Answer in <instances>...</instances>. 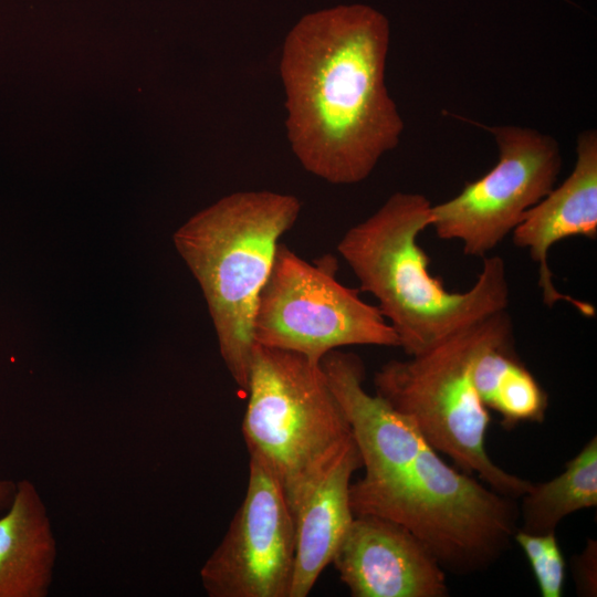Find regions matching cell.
<instances>
[{
    "label": "cell",
    "instance_id": "6da1fadb",
    "mask_svg": "<svg viewBox=\"0 0 597 597\" xmlns=\"http://www.w3.org/2000/svg\"><path fill=\"white\" fill-rule=\"evenodd\" d=\"M389 42L388 20L365 4L306 14L286 35V133L306 171L358 184L398 146L404 122L385 83Z\"/></svg>",
    "mask_w": 597,
    "mask_h": 597
},
{
    "label": "cell",
    "instance_id": "7a4b0ae2",
    "mask_svg": "<svg viewBox=\"0 0 597 597\" xmlns=\"http://www.w3.org/2000/svg\"><path fill=\"white\" fill-rule=\"evenodd\" d=\"M431 206L421 193L395 192L337 244L360 290L377 300L408 356L428 352L509 304L501 256H484L475 282L464 292H451L431 275L429 258L418 241L430 224Z\"/></svg>",
    "mask_w": 597,
    "mask_h": 597
},
{
    "label": "cell",
    "instance_id": "3957f363",
    "mask_svg": "<svg viewBox=\"0 0 597 597\" xmlns=\"http://www.w3.org/2000/svg\"><path fill=\"white\" fill-rule=\"evenodd\" d=\"M301 209V201L289 193L238 191L191 217L172 237L201 287L220 355L244 391L258 298L281 237L295 224Z\"/></svg>",
    "mask_w": 597,
    "mask_h": 597
},
{
    "label": "cell",
    "instance_id": "277c9868",
    "mask_svg": "<svg viewBox=\"0 0 597 597\" xmlns=\"http://www.w3.org/2000/svg\"><path fill=\"white\" fill-rule=\"evenodd\" d=\"M514 337L506 310L454 334L428 352L392 359L374 376L376 395L407 417L438 453L461 471L476 474L498 493L519 499L532 482L509 473L489 457L488 409L473 385L476 357L488 347Z\"/></svg>",
    "mask_w": 597,
    "mask_h": 597
},
{
    "label": "cell",
    "instance_id": "5b68a950",
    "mask_svg": "<svg viewBox=\"0 0 597 597\" xmlns=\"http://www.w3.org/2000/svg\"><path fill=\"white\" fill-rule=\"evenodd\" d=\"M349 501L354 516L370 514L404 526L444 572L457 576L493 565L520 520L515 499L455 470L428 444L392 480L350 484Z\"/></svg>",
    "mask_w": 597,
    "mask_h": 597
},
{
    "label": "cell",
    "instance_id": "8992f818",
    "mask_svg": "<svg viewBox=\"0 0 597 597\" xmlns=\"http://www.w3.org/2000/svg\"><path fill=\"white\" fill-rule=\"evenodd\" d=\"M242 432L283 489L293 516L352 440L350 427L320 364L255 344Z\"/></svg>",
    "mask_w": 597,
    "mask_h": 597
},
{
    "label": "cell",
    "instance_id": "52a82bcc",
    "mask_svg": "<svg viewBox=\"0 0 597 597\" xmlns=\"http://www.w3.org/2000/svg\"><path fill=\"white\" fill-rule=\"evenodd\" d=\"M337 271L335 256L307 262L280 242L258 298L254 344L297 353L315 364L344 346L399 347L379 308L342 284Z\"/></svg>",
    "mask_w": 597,
    "mask_h": 597
},
{
    "label": "cell",
    "instance_id": "ba28073f",
    "mask_svg": "<svg viewBox=\"0 0 597 597\" xmlns=\"http://www.w3.org/2000/svg\"><path fill=\"white\" fill-rule=\"evenodd\" d=\"M499 160L453 198L430 209L438 238L461 242L465 255L486 256L554 187L562 168L558 143L536 129L483 126Z\"/></svg>",
    "mask_w": 597,
    "mask_h": 597
},
{
    "label": "cell",
    "instance_id": "9c48e42d",
    "mask_svg": "<svg viewBox=\"0 0 597 597\" xmlns=\"http://www.w3.org/2000/svg\"><path fill=\"white\" fill-rule=\"evenodd\" d=\"M295 521L269 467L250 454L244 499L200 570L210 597H289Z\"/></svg>",
    "mask_w": 597,
    "mask_h": 597
},
{
    "label": "cell",
    "instance_id": "30bf717a",
    "mask_svg": "<svg viewBox=\"0 0 597 597\" xmlns=\"http://www.w3.org/2000/svg\"><path fill=\"white\" fill-rule=\"evenodd\" d=\"M354 597H446V572L408 530L355 515L332 559Z\"/></svg>",
    "mask_w": 597,
    "mask_h": 597
},
{
    "label": "cell",
    "instance_id": "8fae6325",
    "mask_svg": "<svg viewBox=\"0 0 597 597\" xmlns=\"http://www.w3.org/2000/svg\"><path fill=\"white\" fill-rule=\"evenodd\" d=\"M597 237V133L583 132L576 144V161L568 177L533 206L512 231V241L527 250L537 266V285L543 303L553 307L558 302L572 304L587 317L595 307L558 291L548 263L549 250L557 242L574 238Z\"/></svg>",
    "mask_w": 597,
    "mask_h": 597
},
{
    "label": "cell",
    "instance_id": "7c38bea8",
    "mask_svg": "<svg viewBox=\"0 0 597 597\" xmlns=\"http://www.w3.org/2000/svg\"><path fill=\"white\" fill-rule=\"evenodd\" d=\"M321 367L359 451L365 468L360 480L384 483L406 471L427 442L407 417L365 390L363 360L334 349L322 358Z\"/></svg>",
    "mask_w": 597,
    "mask_h": 597
},
{
    "label": "cell",
    "instance_id": "4fadbf2b",
    "mask_svg": "<svg viewBox=\"0 0 597 597\" xmlns=\"http://www.w3.org/2000/svg\"><path fill=\"white\" fill-rule=\"evenodd\" d=\"M363 467L352 440L314 484L294 515L295 561L289 597L310 594L349 527L354 513L349 488L353 473Z\"/></svg>",
    "mask_w": 597,
    "mask_h": 597
},
{
    "label": "cell",
    "instance_id": "5bb4252c",
    "mask_svg": "<svg viewBox=\"0 0 597 597\" xmlns=\"http://www.w3.org/2000/svg\"><path fill=\"white\" fill-rule=\"evenodd\" d=\"M57 546L44 502L28 479L0 517V597H45Z\"/></svg>",
    "mask_w": 597,
    "mask_h": 597
},
{
    "label": "cell",
    "instance_id": "9a60e30c",
    "mask_svg": "<svg viewBox=\"0 0 597 597\" xmlns=\"http://www.w3.org/2000/svg\"><path fill=\"white\" fill-rule=\"evenodd\" d=\"M473 385L486 409L502 417V425L542 422L548 396L517 356L514 337L485 348L472 369Z\"/></svg>",
    "mask_w": 597,
    "mask_h": 597
},
{
    "label": "cell",
    "instance_id": "2e32d148",
    "mask_svg": "<svg viewBox=\"0 0 597 597\" xmlns=\"http://www.w3.org/2000/svg\"><path fill=\"white\" fill-rule=\"evenodd\" d=\"M519 506L522 531L556 532L567 515L597 506V437L566 462L562 473L549 481L532 484Z\"/></svg>",
    "mask_w": 597,
    "mask_h": 597
},
{
    "label": "cell",
    "instance_id": "e0dca14e",
    "mask_svg": "<svg viewBox=\"0 0 597 597\" xmlns=\"http://www.w3.org/2000/svg\"><path fill=\"white\" fill-rule=\"evenodd\" d=\"M526 556L542 597H561L566 562L556 532L528 533L517 528L513 538Z\"/></svg>",
    "mask_w": 597,
    "mask_h": 597
},
{
    "label": "cell",
    "instance_id": "ac0fdd59",
    "mask_svg": "<svg viewBox=\"0 0 597 597\" xmlns=\"http://www.w3.org/2000/svg\"><path fill=\"white\" fill-rule=\"evenodd\" d=\"M572 574L579 596H597V541L588 538L583 551L572 558Z\"/></svg>",
    "mask_w": 597,
    "mask_h": 597
},
{
    "label": "cell",
    "instance_id": "d6986e66",
    "mask_svg": "<svg viewBox=\"0 0 597 597\" xmlns=\"http://www.w3.org/2000/svg\"><path fill=\"white\" fill-rule=\"evenodd\" d=\"M17 482L10 479H0V511L7 510L14 495Z\"/></svg>",
    "mask_w": 597,
    "mask_h": 597
}]
</instances>
